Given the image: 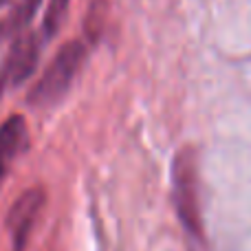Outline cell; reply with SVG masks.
<instances>
[{
  "instance_id": "obj_1",
  "label": "cell",
  "mask_w": 251,
  "mask_h": 251,
  "mask_svg": "<svg viewBox=\"0 0 251 251\" xmlns=\"http://www.w3.org/2000/svg\"><path fill=\"white\" fill-rule=\"evenodd\" d=\"M172 203L183 231L199 249L205 247L203 203H201V168L194 148L176 152L172 163Z\"/></svg>"
},
{
  "instance_id": "obj_2",
  "label": "cell",
  "mask_w": 251,
  "mask_h": 251,
  "mask_svg": "<svg viewBox=\"0 0 251 251\" xmlns=\"http://www.w3.org/2000/svg\"><path fill=\"white\" fill-rule=\"evenodd\" d=\"M86 57L88 49L79 40H71V42L62 44L55 57L49 62V66L38 77V82L31 86L29 95H26V104L33 108H51V106L60 104L66 97V93L71 91L73 82L77 79Z\"/></svg>"
},
{
  "instance_id": "obj_3",
  "label": "cell",
  "mask_w": 251,
  "mask_h": 251,
  "mask_svg": "<svg viewBox=\"0 0 251 251\" xmlns=\"http://www.w3.org/2000/svg\"><path fill=\"white\" fill-rule=\"evenodd\" d=\"M42 51V35L22 31L13 38L2 64H0V97L7 91L25 84L33 75Z\"/></svg>"
},
{
  "instance_id": "obj_4",
  "label": "cell",
  "mask_w": 251,
  "mask_h": 251,
  "mask_svg": "<svg viewBox=\"0 0 251 251\" xmlns=\"http://www.w3.org/2000/svg\"><path fill=\"white\" fill-rule=\"evenodd\" d=\"M47 203V194L42 187H29L16 199L7 214V231L11 236V251H25L29 236L38 223L40 214Z\"/></svg>"
},
{
  "instance_id": "obj_5",
  "label": "cell",
  "mask_w": 251,
  "mask_h": 251,
  "mask_svg": "<svg viewBox=\"0 0 251 251\" xmlns=\"http://www.w3.org/2000/svg\"><path fill=\"white\" fill-rule=\"evenodd\" d=\"M29 146V126L22 115H11L0 124V185L7 178L13 161Z\"/></svg>"
},
{
  "instance_id": "obj_6",
  "label": "cell",
  "mask_w": 251,
  "mask_h": 251,
  "mask_svg": "<svg viewBox=\"0 0 251 251\" xmlns=\"http://www.w3.org/2000/svg\"><path fill=\"white\" fill-rule=\"evenodd\" d=\"M40 2L42 0H0V4H9L7 18L0 22V38L22 33L29 26V22L33 20Z\"/></svg>"
},
{
  "instance_id": "obj_7",
  "label": "cell",
  "mask_w": 251,
  "mask_h": 251,
  "mask_svg": "<svg viewBox=\"0 0 251 251\" xmlns=\"http://www.w3.org/2000/svg\"><path fill=\"white\" fill-rule=\"evenodd\" d=\"M69 4L71 0H49V7L42 18V29H40V35L44 40H51L53 35H57V31L62 29V25L66 20Z\"/></svg>"
},
{
  "instance_id": "obj_8",
  "label": "cell",
  "mask_w": 251,
  "mask_h": 251,
  "mask_svg": "<svg viewBox=\"0 0 251 251\" xmlns=\"http://www.w3.org/2000/svg\"><path fill=\"white\" fill-rule=\"evenodd\" d=\"M106 16H108V4L106 0H93L91 7H88L86 20H84V31H86V38L95 42L101 35L106 26Z\"/></svg>"
}]
</instances>
